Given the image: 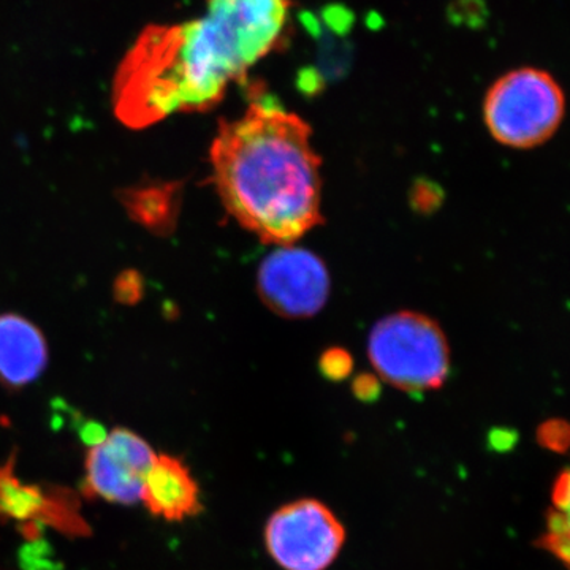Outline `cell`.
I'll use <instances>...</instances> for the list:
<instances>
[{
	"instance_id": "obj_1",
	"label": "cell",
	"mask_w": 570,
	"mask_h": 570,
	"mask_svg": "<svg viewBox=\"0 0 570 570\" xmlns=\"http://www.w3.org/2000/svg\"><path fill=\"white\" fill-rule=\"evenodd\" d=\"M288 13V0H206L195 20L142 29L115 73L116 118L145 129L176 112L216 107L276 50Z\"/></svg>"
},
{
	"instance_id": "obj_2",
	"label": "cell",
	"mask_w": 570,
	"mask_h": 570,
	"mask_svg": "<svg viewBox=\"0 0 570 570\" xmlns=\"http://www.w3.org/2000/svg\"><path fill=\"white\" fill-rule=\"evenodd\" d=\"M311 138L305 119L266 99L217 130L209 151L217 193L264 243L294 245L324 223L322 160Z\"/></svg>"
},
{
	"instance_id": "obj_3",
	"label": "cell",
	"mask_w": 570,
	"mask_h": 570,
	"mask_svg": "<svg viewBox=\"0 0 570 570\" xmlns=\"http://www.w3.org/2000/svg\"><path fill=\"white\" fill-rule=\"evenodd\" d=\"M377 376L406 393L439 390L450 373V347L434 318L400 311L379 321L367 340Z\"/></svg>"
},
{
	"instance_id": "obj_4",
	"label": "cell",
	"mask_w": 570,
	"mask_h": 570,
	"mask_svg": "<svg viewBox=\"0 0 570 570\" xmlns=\"http://www.w3.org/2000/svg\"><path fill=\"white\" fill-rule=\"evenodd\" d=\"M564 107V92L549 71L524 67L491 86L483 102V121L501 145L530 149L553 137Z\"/></svg>"
},
{
	"instance_id": "obj_5",
	"label": "cell",
	"mask_w": 570,
	"mask_h": 570,
	"mask_svg": "<svg viewBox=\"0 0 570 570\" xmlns=\"http://www.w3.org/2000/svg\"><path fill=\"white\" fill-rule=\"evenodd\" d=\"M346 543V528L324 502L296 499L273 513L265 547L283 570H326Z\"/></svg>"
},
{
	"instance_id": "obj_6",
	"label": "cell",
	"mask_w": 570,
	"mask_h": 570,
	"mask_svg": "<svg viewBox=\"0 0 570 570\" xmlns=\"http://www.w3.org/2000/svg\"><path fill=\"white\" fill-rule=\"evenodd\" d=\"M330 287L324 261L303 247L279 246L258 268V295L281 317L316 316L328 302Z\"/></svg>"
},
{
	"instance_id": "obj_7",
	"label": "cell",
	"mask_w": 570,
	"mask_h": 570,
	"mask_svg": "<svg viewBox=\"0 0 570 570\" xmlns=\"http://www.w3.org/2000/svg\"><path fill=\"white\" fill-rule=\"evenodd\" d=\"M156 459L157 453L145 439L127 428H115L91 442L82 491L86 497L111 504H137Z\"/></svg>"
},
{
	"instance_id": "obj_8",
	"label": "cell",
	"mask_w": 570,
	"mask_h": 570,
	"mask_svg": "<svg viewBox=\"0 0 570 570\" xmlns=\"http://www.w3.org/2000/svg\"><path fill=\"white\" fill-rule=\"evenodd\" d=\"M141 502L153 515L167 521L190 519L204 509L193 472L171 455H157L146 475Z\"/></svg>"
},
{
	"instance_id": "obj_9",
	"label": "cell",
	"mask_w": 570,
	"mask_h": 570,
	"mask_svg": "<svg viewBox=\"0 0 570 570\" xmlns=\"http://www.w3.org/2000/svg\"><path fill=\"white\" fill-rule=\"evenodd\" d=\"M48 363L47 341L20 316H0V381L13 389L31 384Z\"/></svg>"
},
{
	"instance_id": "obj_10",
	"label": "cell",
	"mask_w": 570,
	"mask_h": 570,
	"mask_svg": "<svg viewBox=\"0 0 570 570\" xmlns=\"http://www.w3.org/2000/svg\"><path fill=\"white\" fill-rule=\"evenodd\" d=\"M178 204L176 186H149L127 190L126 205L138 223L154 230H167L174 224Z\"/></svg>"
},
{
	"instance_id": "obj_11",
	"label": "cell",
	"mask_w": 570,
	"mask_h": 570,
	"mask_svg": "<svg viewBox=\"0 0 570 570\" xmlns=\"http://www.w3.org/2000/svg\"><path fill=\"white\" fill-rule=\"evenodd\" d=\"M535 438H538L540 448L553 453H566L570 444L569 423L562 419L547 420V422L540 423Z\"/></svg>"
},
{
	"instance_id": "obj_12",
	"label": "cell",
	"mask_w": 570,
	"mask_h": 570,
	"mask_svg": "<svg viewBox=\"0 0 570 570\" xmlns=\"http://www.w3.org/2000/svg\"><path fill=\"white\" fill-rule=\"evenodd\" d=\"M318 366H321L322 374L330 381H343L352 373L354 362H352L351 354L343 348H330L321 356Z\"/></svg>"
},
{
	"instance_id": "obj_13",
	"label": "cell",
	"mask_w": 570,
	"mask_h": 570,
	"mask_svg": "<svg viewBox=\"0 0 570 570\" xmlns=\"http://www.w3.org/2000/svg\"><path fill=\"white\" fill-rule=\"evenodd\" d=\"M569 535L553 534V532H546V534L540 535L538 542H535V547L549 551V553L553 554L554 558H558L566 568L569 566Z\"/></svg>"
},
{
	"instance_id": "obj_14",
	"label": "cell",
	"mask_w": 570,
	"mask_h": 570,
	"mask_svg": "<svg viewBox=\"0 0 570 570\" xmlns=\"http://www.w3.org/2000/svg\"><path fill=\"white\" fill-rule=\"evenodd\" d=\"M570 479L569 469H564L557 480H554L553 489H551V501H553V508L564 510L568 512L570 502Z\"/></svg>"
},
{
	"instance_id": "obj_15",
	"label": "cell",
	"mask_w": 570,
	"mask_h": 570,
	"mask_svg": "<svg viewBox=\"0 0 570 570\" xmlns=\"http://www.w3.org/2000/svg\"><path fill=\"white\" fill-rule=\"evenodd\" d=\"M352 389H354V395L358 397V400L365 401V403H371V401L376 400L379 393H381L379 379L367 376V374H362V376L356 377Z\"/></svg>"
},
{
	"instance_id": "obj_16",
	"label": "cell",
	"mask_w": 570,
	"mask_h": 570,
	"mask_svg": "<svg viewBox=\"0 0 570 570\" xmlns=\"http://www.w3.org/2000/svg\"><path fill=\"white\" fill-rule=\"evenodd\" d=\"M547 532L569 535V513L560 509H550L547 512Z\"/></svg>"
},
{
	"instance_id": "obj_17",
	"label": "cell",
	"mask_w": 570,
	"mask_h": 570,
	"mask_svg": "<svg viewBox=\"0 0 570 570\" xmlns=\"http://www.w3.org/2000/svg\"><path fill=\"white\" fill-rule=\"evenodd\" d=\"M517 442V434L513 431L497 430L491 433L490 445L497 452H508Z\"/></svg>"
}]
</instances>
